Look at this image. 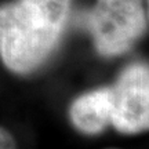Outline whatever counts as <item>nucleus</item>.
I'll return each instance as SVG.
<instances>
[{
	"instance_id": "1",
	"label": "nucleus",
	"mask_w": 149,
	"mask_h": 149,
	"mask_svg": "<svg viewBox=\"0 0 149 149\" xmlns=\"http://www.w3.org/2000/svg\"><path fill=\"white\" fill-rule=\"evenodd\" d=\"M72 0H13L0 6V59L17 74L42 68L57 50Z\"/></svg>"
},
{
	"instance_id": "5",
	"label": "nucleus",
	"mask_w": 149,
	"mask_h": 149,
	"mask_svg": "<svg viewBox=\"0 0 149 149\" xmlns=\"http://www.w3.org/2000/svg\"><path fill=\"white\" fill-rule=\"evenodd\" d=\"M0 149H17L14 137L8 130L0 126Z\"/></svg>"
},
{
	"instance_id": "6",
	"label": "nucleus",
	"mask_w": 149,
	"mask_h": 149,
	"mask_svg": "<svg viewBox=\"0 0 149 149\" xmlns=\"http://www.w3.org/2000/svg\"><path fill=\"white\" fill-rule=\"evenodd\" d=\"M146 3H148V8H146V15L149 18V0H146Z\"/></svg>"
},
{
	"instance_id": "4",
	"label": "nucleus",
	"mask_w": 149,
	"mask_h": 149,
	"mask_svg": "<svg viewBox=\"0 0 149 149\" xmlns=\"http://www.w3.org/2000/svg\"><path fill=\"white\" fill-rule=\"evenodd\" d=\"M112 98L109 87H100L74 98L69 107L70 123L80 133L94 135L111 124Z\"/></svg>"
},
{
	"instance_id": "3",
	"label": "nucleus",
	"mask_w": 149,
	"mask_h": 149,
	"mask_svg": "<svg viewBox=\"0 0 149 149\" xmlns=\"http://www.w3.org/2000/svg\"><path fill=\"white\" fill-rule=\"evenodd\" d=\"M111 88V124L119 133L149 130V64L133 62L120 72Z\"/></svg>"
},
{
	"instance_id": "2",
	"label": "nucleus",
	"mask_w": 149,
	"mask_h": 149,
	"mask_svg": "<svg viewBox=\"0 0 149 149\" xmlns=\"http://www.w3.org/2000/svg\"><path fill=\"white\" fill-rule=\"evenodd\" d=\"M146 22L142 0H97L84 19L97 53L102 57L127 53L145 33Z\"/></svg>"
}]
</instances>
